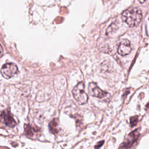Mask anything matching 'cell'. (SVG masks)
Wrapping results in <instances>:
<instances>
[{
  "label": "cell",
  "instance_id": "cell-10",
  "mask_svg": "<svg viewBox=\"0 0 149 149\" xmlns=\"http://www.w3.org/2000/svg\"><path fill=\"white\" fill-rule=\"evenodd\" d=\"M138 122V117L137 116H135V117H132L130 120V123L132 127L135 126Z\"/></svg>",
  "mask_w": 149,
  "mask_h": 149
},
{
  "label": "cell",
  "instance_id": "cell-11",
  "mask_svg": "<svg viewBox=\"0 0 149 149\" xmlns=\"http://www.w3.org/2000/svg\"><path fill=\"white\" fill-rule=\"evenodd\" d=\"M104 141H101V142H98L96 146H95V149H98V148H100V147H101L102 146V144H104Z\"/></svg>",
  "mask_w": 149,
  "mask_h": 149
},
{
  "label": "cell",
  "instance_id": "cell-9",
  "mask_svg": "<svg viewBox=\"0 0 149 149\" xmlns=\"http://www.w3.org/2000/svg\"><path fill=\"white\" fill-rule=\"evenodd\" d=\"M59 122L58 119L57 118L54 119L51 122H50L49 124V128L50 131L54 134L57 133L59 132Z\"/></svg>",
  "mask_w": 149,
  "mask_h": 149
},
{
  "label": "cell",
  "instance_id": "cell-5",
  "mask_svg": "<svg viewBox=\"0 0 149 149\" xmlns=\"http://www.w3.org/2000/svg\"><path fill=\"white\" fill-rule=\"evenodd\" d=\"M132 50L130 41L127 39H122L118 46L117 51L119 55L125 56L131 53Z\"/></svg>",
  "mask_w": 149,
  "mask_h": 149
},
{
  "label": "cell",
  "instance_id": "cell-12",
  "mask_svg": "<svg viewBox=\"0 0 149 149\" xmlns=\"http://www.w3.org/2000/svg\"><path fill=\"white\" fill-rule=\"evenodd\" d=\"M1 56L3 55V47H2V46H1Z\"/></svg>",
  "mask_w": 149,
  "mask_h": 149
},
{
  "label": "cell",
  "instance_id": "cell-6",
  "mask_svg": "<svg viewBox=\"0 0 149 149\" xmlns=\"http://www.w3.org/2000/svg\"><path fill=\"white\" fill-rule=\"evenodd\" d=\"M139 136V132L138 130H135L132 132H131L128 135L126 140L123 142L121 146L119 149H129L131 148L136 140L138 139Z\"/></svg>",
  "mask_w": 149,
  "mask_h": 149
},
{
  "label": "cell",
  "instance_id": "cell-2",
  "mask_svg": "<svg viewBox=\"0 0 149 149\" xmlns=\"http://www.w3.org/2000/svg\"><path fill=\"white\" fill-rule=\"evenodd\" d=\"M72 94L79 104H86L88 101V96L84 92V83L83 82L78 83L73 89Z\"/></svg>",
  "mask_w": 149,
  "mask_h": 149
},
{
  "label": "cell",
  "instance_id": "cell-1",
  "mask_svg": "<svg viewBox=\"0 0 149 149\" xmlns=\"http://www.w3.org/2000/svg\"><path fill=\"white\" fill-rule=\"evenodd\" d=\"M142 19V12L137 8H129L122 13V19L129 27L137 26L140 24Z\"/></svg>",
  "mask_w": 149,
  "mask_h": 149
},
{
  "label": "cell",
  "instance_id": "cell-8",
  "mask_svg": "<svg viewBox=\"0 0 149 149\" xmlns=\"http://www.w3.org/2000/svg\"><path fill=\"white\" fill-rule=\"evenodd\" d=\"M25 132L30 138L34 139L40 135V129L38 127L33 126L30 125H26L25 126Z\"/></svg>",
  "mask_w": 149,
  "mask_h": 149
},
{
  "label": "cell",
  "instance_id": "cell-3",
  "mask_svg": "<svg viewBox=\"0 0 149 149\" xmlns=\"http://www.w3.org/2000/svg\"><path fill=\"white\" fill-rule=\"evenodd\" d=\"M18 71V67L15 63H7L2 67L1 73L4 78L8 79L14 76Z\"/></svg>",
  "mask_w": 149,
  "mask_h": 149
},
{
  "label": "cell",
  "instance_id": "cell-7",
  "mask_svg": "<svg viewBox=\"0 0 149 149\" xmlns=\"http://www.w3.org/2000/svg\"><path fill=\"white\" fill-rule=\"evenodd\" d=\"M1 117L4 120L5 125L10 127H13L16 125L17 123L13 118L10 112L4 111L1 113Z\"/></svg>",
  "mask_w": 149,
  "mask_h": 149
},
{
  "label": "cell",
  "instance_id": "cell-4",
  "mask_svg": "<svg viewBox=\"0 0 149 149\" xmlns=\"http://www.w3.org/2000/svg\"><path fill=\"white\" fill-rule=\"evenodd\" d=\"M89 93L92 96L101 99L107 98L108 95L107 92L101 90L94 82H90L89 84Z\"/></svg>",
  "mask_w": 149,
  "mask_h": 149
}]
</instances>
